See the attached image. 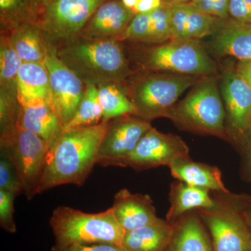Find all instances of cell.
<instances>
[{
  "mask_svg": "<svg viewBox=\"0 0 251 251\" xmlns=\"http://www.w3.org/2000/svg\"><path fill=\"white\" fill-rule=\"evenodd\" d=\"M16 127L40 137L47 143L49 151L56 145L64 131L53 109L44 101L20 104Z\"/></svg>",
  "mask_w": 251,
  "mask_h": 251,
  "instance_id": "cell-16",
  "label": "cell"
},
{
  "mask_svg": "<svg viewBox=\"0 0 251 251\" xmlns=\"http://www.w3.org/2000/svg\"><path fill=\"white\" fill-rule=\"evenodd\" d=\"M180 158H190L189 148L184 140L178 135L161 133L152 127L126 159L125 168L142 171L169 167Z\"/></svg>",
  "mask_w": 251,
  "mask_h": 251,
  "instance_id": "cell-13",
  "label": "cell"
},
{
  "mask_svg": "<svg viewBox=\"0 0 251 251\" xmlns=\"http://www.w3.org/2000/svg\"><path fill=\"white\" fill-rule=\"evenodd\" d=\"M212 35L211 44L217 53L239 61L251 59V23L221 19Z\"/></svg>",
  "mask_w": 251,
  "mask_h": 251,
  "instance_id": "cell-20",
  "label": "cell"
},
{
  "mask_svg": "<svg viewBox=\"0 0 251 251\" xmlns=\"http://www.w3.org/2000/svg\"><path fill=\"white\" fill-rule=\"evenodd\" d=\"M172 39H199L214 34L221 19L191 2L171 4Z\"/></svg>",
  "mask_w": 251,
  "mask_h": 251,
  "instance_id": "cell-18",
  "label": "cell"
},
{
  "mask_svg": "<svg viewBox=\"0 0 251 251\" xmlns=\"http://www.w3.org/2000/svg\"><path fill=\"white\" fill-rule=\"evenodd\" d=\"M103 121V110L99 99L98 87L86 84L85 93L74 118L64 128V130L76 127L98 125Z\"/></svg>",
  "mask_w": 251,
  "mask_h": 251,
  "instance_id": "cell-29",
  "label": "cell"
},
{
  "mask_svg": "<svg viewBox=\"0 0 251 251\" xmlns=\"http://www.w3.org/2000/svg\"><path fill=\"white\" fill-rule=\"evenodd\" d=\"M0 148L7 153L21 179L27 200L38 194L45 170L49 148L37 135L17 127L1 135Z\"/></svg>",
  "mask_w": 251,
  "mask_h": 251,
  "instance_id": "cell-7",
  "label": "cell"
},
{
  "mask_svg": "<svg viewBox=\"0 0 251 251\" xmlns=\"http://www.w3.org/2000/svg\"><path fill=\"white\" fill-rule=\"evenodd\" d=\"M44 64L49 73L51 107L64 128L76 113L85 93V84L61 61L55 46L47 40Z\"/></svg>",
  "mask_w": 251,
  "mask_h": 251,
  "instance_id": "cell-10",
  "label": "cell"
},
{
  "mask_svg": "<svg viewBox=\"0 0 251 251\" xmlns=\"http://www.w3.org/2000/svg\"><path fill=\"white\" fill-rule=\"evenodd\" d=\"M229 17L251 23V0H229Z\"/></svg>",
  "mask_w": 251,
  "mask_h": 251,
  "instance_id": "cell-34",
  "label": "cell"
},
{
  "mask_svg": "<svg viewBox=\"0 0 251 251\" xmlns=\"http://www.w3.org/2000/svg\"><path fill=\"white\" fill-rule=\"evenodd\" d=\"M226 194L239 212L242 214L251 230V195L246 193L237 194L231 193L230 191Z\"/></svg>",
  "mask_w": 251,
  "mask_h": 251,
  "instance_id": "cell-35",
  "label": "cell"
},
{
  "mask_svg": "<svg viewBox=\"0 0 251 251\" xmlns=\"http://www.w3.org/2000/svg\"><path fill=\"white\" fill-rule=\"evenodd\" d=\"M51 251H127L122 245L110 244H75L67 247L52 246Z\"/></svg>",
  "mask_w": 251,
  "mask_h": 251,
  "instance_id": "cell-33",
  "label": "cell"
},
{
  "mask_svg": "<svg viewBox=\"0 0 251 251\" xmlns=\"http://www.w3.org/2000/svg\"><path fill=\"white\" fill-rule=\"evenodd\" d=\"M33 1H34L36 6H37L38 9H39V12H40L41 16V14L44 12L46 7H47L53 0H33ZM39 17H40V16H39Z\"/></svg>",
  "mask_w": 251,
  "mask_h": 251,
  "instance_id": "cell-39",
  "label": "cell"
},
{
  "mask_svg": "<svg viewBox=\"0 0 251 251\" xmlns=\"http://www.w3.org/2000/svg\"><path fill=\"white\" fill-rule=\"evenodd\" d=\"M0 190L14 193L16 196L23 193V188L19 175L4 150L0 151Z\"/></svg>",
  "mask_w": 251,
  "mask_h": 251,
  "instance_id": "cell-30",
  "label": "cell"
},
{
  "mask_svg": "<svg viewBox=\"0 0 251 251\" xmlns=\"http://www.w3.org/2000/svg\"><path fill=\"white\" fill-rule=\"evenodd\" d=\"M211 192L215 205L197 210L210 235L214 251H251V229L227 193Z\"/></svg>",
  "mask_w": 251,
  "mask_h": 251,
  "instance_id": "cell-8",
  "label": "cell"
},
{
  "mask_svg": "<svg viewBox=\"0 0 251 251\" xmlns=\"http://www.w3.org/2000/svg\"><path fill=\"white\" fill-rule=\"evenodd\" d=\"M135 16L133 10L126 7L122 0H107L95 11L79 36L119 41Z\"/></svg>",
  "mask_w": 251,
  "mask_h": 251,
  "instance_id": "cell-15",
  "label": "cell"
},
{
  "mask_svg": "<svg viewBox=\"0 0 251 251\" xmlns=\"http://www.w3.org/2000/svg\"><path fill=\"white\" fill-rule=\"evenodd\" d=\"M54 245L110 244L122 245L126 232L115 218L112 207L91 214L70 206H59L49 221Z\"/></svg>",
  "mask_w": 251,
  "mask_h": 251,
  "instance_id": "cell-4",
  "label": "cell"
},
{
  "mask_svg": "<svg viewBox=\"0 0 251 251\" xmlns=\"http://www.w3.org/2000/svg\"><path fill=\"white\" fill-rule=\"evenodd\" d=\"M169 168L173 177L186 184L211 191L229 192L223 181L221 171L216 166L195 162L190 158L176 160Z\"/></svg>",
  "mask_w": 251,
  "mask_h": 251,
  "instance_id": "cell-22",
  "label": "cell"
},
{
  "mask_svg": "<svg viewBox=\"0 0 251 251\" xmlns=\"http://www.w3.org/2000/svg\"><path fill=\"white\" fill-rule=\"evenodd\" d=\"M111 207L119 224L125 232L145 227L158 219L150 196L132 193L126 188L120 190L115 195Z\"/></svg>",
  "mask_w": 251,
  "mask_h": 251,
  "instance_id": "cell-17",
  "label": "cell"
},
{
  "mask_svg": "<svg viewBox=\"0 0 251 251\" xmlns=\"http://www.w3.org/2000/svg\"><path fill=\"white\" fill-rule=\"evenodd\" d=\"M1 33L8 36L10 44L23 63H44L46 40L36 23H27Z\"/></svg>",
  "mask_w": 251,
  "mask_h": 251,
  "instance_id": "cell-25",
  "label": "cell"
},
{
  "mask_svg": "<svg viewBox=\"0 0 251 251\" xmlns=\"http://www.w3.org/2000/svg\"><path fill=\"white\" fill-rule=\"evenodd\" d=\"M242 174L243 178L251 183V136L245 149L242 153Z\"/></svg>",
  "mask_w": 251,
  "mask_h": 251,
  "instance_id": "cell-36",
  "label": "cell"
},
{
  "mask_svg": "<svg viewBox=\"0 0 251 251\" xmlns=\"http://www.w3.org/2000/svg\"><path fill=\"white\" fill-rule=\"evenodd\" d=\"M173 232L165 251H214L207 228L197 209L172 223Z\"/></svg>",
  "mask_w": 251,
  "mask_h": 251,
  "instance_id": "cell-19",
  "label": "cell"
},
{
  "mask_svg": "<svg viewBox=\"0 0 251 251\" xmlns=\"http://www.w3.org/2000/svg\"><path fill=\"white\" fill-rule=\"evenodd\" d=\"M221 91L227 141L241 153L251 136V88L234 69L225 73Z\"/></svg>",
  "mask_w": 251,
  "mask_h": 251,
  "instance_id": "cell-11",
  "label": "cell"
},
{
  "mask_svg": "<svg viewBox=\"0 0 251 251\" xmlns=\"http://www.w3.org/2000/svg\"><path fill=\"white\" fill-rule=\"evenodd\" d=\"M61 61L85 84H121L135 72L121 41L78 36L54 45Z\"/></svg>",
  "mask_w": 251,
  "mask_h": 251,
  "instance_id": "cell-2",
  "label": "cell"
},
{
  "mask_svg": "<svg viewBox=\"0 0 251 251\" xmlns=\"http://www.w3.org/2000/svg\"><path fill=\"white\" fill-rule=\"evenodd\" d=\"M122 3L128 9L133 10L138 4L139 0H122Z\"/></svg>",
  "mask_w": 251,
  "mask_h": 251,
  "instance_id": "cell-40",
  "label": "cell"
},
{
  "mask_svg": "<svg viewBox=\"0 0 251 251\" xmlns=\"http://www.w3.org/2000/svg\"><path fill=\"white\" fill-rule=\"evenodd\" d=\"M235 72L242 80L245 81L251 88V59L250 60L239 61Z\"/></svg>",
  "mask_w": 251,
  "mask_h": 251,
  "instance_id": "cell-38",
  "label": "cell"
},
{
  "mask_svg": "<svg viewBox=\"0 0 251 251\" xmlns=\"http://www.w3.org/2000/svg\"><path fill=\"white\" fill-rule=\"evenodd\" d=\"M107 0H53L37 25L46 40L57 45L80 35L100 5Z\"/></svg>",
  "mask_w": 251,
  "mask_h": 251,
  "instance_id": "cell-9",
  "label": "cell"
},
{
  "mask_svg": "<svg viewBox=\"0 0 251 251\" xmlns=\"http://www.w3.org/2000/svg\"><path fill=\"white\" fill-rule=\"evenodd\" d=\"M169 72H135L121 84L135 116L151 122L168 117L179 97L202 78Z\"/></svg>",
  "mask_w": 251,
  "mask_h": 251,
  "instance_id": "cell-3",
  "label": "cell"
},
{
  "mask_svg": "<svg viewBox=\"0 0 251 251\" xmlns=\"http://www.w3.org/2000/svg\"><path fill=\"white\" fill-rule=\"evenodd\" d=\"M151 128V122L133 115L110 120L99 148L97 164L125 168L126 159Z\"/></svg>",
  "mask_w": 251,
  "mask_h": 251,
  "instance_id": "cell-12",
  "label": "cell"
},
{
  "mask_svg": "<svg viewBox=\"0 0 251 251\" xmlns=\"http://www.w3.org/2000/svg\"><path fill=\"white\" fill-rule=\"evenodd\" d=\"M172 232L171 223L158 218L145 227L126 232L122 246L127 251H165Z\"/></svg>",
  "mask_w": 251,
  "mask_h": 251,
  "instance_id": "cell-24",
  "label": "cell"
},
{
  "mask_svg": "<svg viewBox=\"0 0 251 251\" xmlns=\"http://www.w3.org/2000/svg\"><path fill=\"white\" fill-rule=\"evenodd\" d=\"M192 3L203 12L219 19L229 18V0H191Z\"/></svg>",
  "mask_w": 251,
  "mask_h": 251,
  "instance_id": "cell-32",
  "label": "cell"
},
{
  "mask_svg": "<svg viewBox=\"0 0 251 251\" xmlns=\"http://www.w3.org/2000/svg\"><path fill=\"white\" fill-rule=\"evenodd\" d=\"M164 0H139L133 9L135 14H148L159 9Z\"/></svg>",
  "mask_w": 251,
  "mask_h": 251,
  "instance_id": "cell-37",
  "label": "cell"
},
{
  "mask_svg": "<svg viewBox=\"0 0 251 251\" xmlns=\"http://www.w3.org/2000/svg\"><path fill=\"white\" fill-rule=\"evenodd\" d=\"M171 3L164 1L152 12L135 14L119 41L156 45L171 40Z\"/></svg>",
  "mask_w": 251,
  "mask_h": 251,
  "instance_id": "cell-14",
  "label": "cell"
},
{
  "mask_svg": "<svg viewBox=\"0 0 251 251\" xmlns=\"http://www.w3.org/2000/svg\"><path fill=\"white\" fill-rule=\"evenodd\" d=\"M23 63L10 44L8 36L4 33H1L0 96L18 98V75Z\"/></svg>",
  "mask_w": 251,
  "mask_h": 251,
  "instance_id": "cell-26",
  "label": "cell"
},
{
  "mask_svg": "<svg viewBox=\"0 0 251 251\" xmlns=\"http://www.w3.org/2000/svg\"><path fill=\"white\" fill-rule=\"evenodd\" d=\"M167 118L179 129L227 140L226 109L215 79L202 78L172 108Z\"/></svg>",
  "mask_w": 251,
  "mask_h": 251,
  "instance_id": "cell-5",
  "label": "cell"
},
{
  "mask_svg": "<svg viewBox=\"0 0 251 251\" xmlns=\"http://www.w3.org/2000/svg\"><path fill=\"white\" fill-rule=\"evenodd\" d=\"M40 12L33 0H0L1 31L39 21Z\"/></svg>",
  "mask_w": 251,
  "mask_h": 251,
  "instance_id": "cell-27",
  "label": "cell"
},
{
  "mask_svg": "<svg viewBox=\"0 0 251 251\" xmlns=\"http://www.w3.org/2000/svg\"><path fill=\"white\" fill-rule=\"evenodd\" d=\"M169 209L166 220L172 223L188 211L199 209H209L216 204L211 191L192 186L176 180L171 185Z\"/></svg>",
  "mask_w": 251,
  "mask_h": 251,
  "instance_id": "cell-21",
  "label": "cell"
},
{
  "mask_svg": "<svg viewBox=\"0 0 251 251\" xmlns=\"http://www.w3.org/2000/svg\"><path fill=\"white\" fill-rule=\"evenodd\" d=\"M136 62L143 72H161L207 77L216 72V63L208 55L199 40L171 39L142 48Z\"/></svg>",
  "mask_w": 251,
  "mask_h": 251,
  "instance_id": "cell-6",
  "label": "cell"
},
{
  "mask_svg": "<svg viewBox=\"0 0 251 251\" xmlns=\"http://www.w3.org/2000/svg\"><path fill=\"white\" fill-rule=\"evenodd\" d=\"M164 1L171 4H180V3L190 2L191 0H164Z\"/></svg>",
  "mask_w": 251,
  "mask_h": 251,
  "instance_id": "cell-41",
  "label": "cell"
},
{
  "mask_svg": "<svg viewBox=\"0 0 251 251\" xmlns=\"http://www.w3.org/2000/svg\"><path fill=\"white\" fill-rule=\"evenodd\" d=\"M109 121L98 125L64 130L57 143L48 153L45 170L38 194L50 188L85 184L94 166Z\"/></svg>",
  "mask_w": 251,
  "mask_h": 251,
  "instance_id": "cell-1",
  "label": "cell"
},
{
  "mask_svg": "<svg viewBox=\"0 0 251 251\" xmlns=\"http://www.w3.org/2000/svg\"><path fill=\"white\" fill-rule=\"evenodd\" d=\"M99 99L103 110V121L125 115H135V108L121 85L106 83L97 86Z\"/></svg>",
  "mask_w": 251,
  "mask_h": 251,
  "instance_id": "cell-28",
  "label": "cell"
},
{
  "mask_svg": "<svg viewBox=\"0 0 251 251\" xmlns=\"http://www.w3.org/2000/svg\"><path fill=\"white\" fill-rule=\"evenodd\" d=\"M19 104L52 100L49 73L44 63H23L18 75Z\"/></svg>",
  "mask_w": 251,
  "mask_h": 251,
  "instance_id": "cell-23",
  "label": "cell"
},
{
  "mask_svg": "<svg viewBox=\"0 0 251 251\" xmlns=\"http://www.w3.org/2000/svg\"><path fill=\"white\" fill-rule=\"evenodd\" d=\"M14 193L0 190V226L9 233L16 232L14 220Z\"/></svg>",
  "mask_w": 251,
  "mask_h": 251,
  "instance_id": "cell-31",
  "label": "cell"
}]
</instances>
